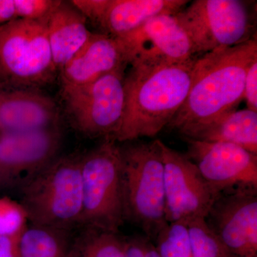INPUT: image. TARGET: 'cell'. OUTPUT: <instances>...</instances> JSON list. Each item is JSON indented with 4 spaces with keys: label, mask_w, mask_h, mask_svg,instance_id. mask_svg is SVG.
I'll use <instances>...</instances> for the list:
<instances>
[{
    "label": "cell",
    "mask_w": 257,
    "mask_h": 257,
    "mask_svg": "<svg viewBox=\"0 0 257 257\" xmlns=\"http://www.w3.org/2000/svg\"><path fill=\"white\" fill-rule=\"evenodd\" d=\"M256 57V35L237 46L198 57L187 99L167 128L184 136L193 128L236 110L243 99L246 71Z\"/></svg>",
    "instance_id": "1"
},
{
    "label": "cell",
    "mask_w": 257,
    "mask_h": 257,
    "mask_svg": "<svg viewBox=\"0 0 257 257\" xmlns=\"http://www.w3.org/2000/svg\"><path fill=\"white\" fill-rule=\"evenodd\" d=\"M198 57L180 63L132 67L124 78V110L115 141L153 138L187 99Z\"/></svg>",
    "instance_id": "2"
},
{
    "label": "cell",
    "mask_w": 257,
    "mask_h": 257,
    "mask_svg": "<svg viewBox=\"0 0 257 257\" xmlns=\"http://www.w3.org/2000/svg\"><path fill=\"white\" fill-rule=\"evenodd\" d=\"M124 221L155 241L169 224L166 219L164 163L160 140L119 146Z\"/></svg>",
    "instance_id": "3"
},
{
    "label": "cell",
    "mask_w": 257,
    "mask_h": 257,
    "mask_svg": "<svg viewBox=\"0 0 257 257\" xmlns=\"http://www.w3.org/2000/svg\"><path fill=\"white\" fill-rule=\"evenodd\" d=\"M82 156L56 158L23 187L20 204L34 226L69 231L82 224Z\"/></svg>",
    "instance_id": "4"
},
{
    "label": "cell",
    "mask_w": 257,
    "mask_h": 257,
    "mask_svg": "<svg viewBox=\"0 0 257 257\" xmlns=\"http://www.w3.org/2000/svg\"><path fill=\"white\" fill-rule=\"evenodd\" d=\"M47 20L15 19L0 25V82L42 89L59 76L51 52Z\"/></svg>",
    "instance_id": "5"
},
{
    "label": "cell",
    "mask_w": 257,
    "mask_h": 257,
    "mask_svg": "<svg viewBox=\"0 0 257 257\" xmlns=\"http://www.w3.org/2000/svg\"><path fill=\"white\" fill-rule=\"evenodd\" d=\"M82 224L118 232L124 221L119 146L104 140L82 156Z\"/></svg>",
    "instance_id": "6"
},
{
    "label": "cell",
    "mask_w": 257,
    "mask_h": 257,
    "mask_svg": "<svg viewBox=\"0 0 257 257\" xmlns=\"http://www.w3.org/2000/svg\"><path fill=\"white\" fill-rule=\"evenodd\" d=\"M175 15L194 55L237 46L256 35L247 5L239 0H195Z\"/></svg>",
    "instance_id": "7"
},
{
    "label": "cell",
    "mask_w": 257,
    "mask_h": 257,
    "mask_svg": "<svg viewBox=\"0 0 257 257\" xmlns=\"http://www.w3.org/2000/svg\"><path fill=\"white\" fill-rule=\"evenodd\" d=\"M126 66L87 85L62 90L66 114L80 133L115 141L124 116Z\"/></svg>",
    "instance_id": "8"
},
{
    "label": "cell",
    "mask_w": 257,
    "mask_h": 257,
    "mask_svg": "<svg viewBox=\"0 0 257 257\" xmlns=\"http://www.w3.org/2000/svg\"><path fill=\"white\" fill-rule=\"evenodd\" d=\"M164 163L166 219L168 223L188 224L205 219L217 194L186 154L170 148L160 140Z\"/></svg>",
    "instance_id": "9"
},
{
    "label": "cell",
    "mask_w": 257,
    "mask_h": 257,
    "mask_svg": "<svg viewBox=\"0 0 257 257\" xmlns=\"http://www.w3.org/2000/svg\"><path fill=\"white\" fill-rule=\"evenodd\" d=\"M115 40L132 67L180 63L195 57L192 42L175 15L152 18Z\"/></svg>",
    "instance_id": "10"
},
{
    "label": "cell",
    "mask_w": 257,
    "mask_h": 257,
    "mask_svg": "<svg viewBox=\"0 0 257 257\" xmlns=\"http://www.w3.org/2000/svg\"><path fill=\"white\" fill-rule=\"evenodd\" d=\"M184 139L186 155L218 195L257 191V155L233 144Z\"/></svg>",
    "instance_id": "11"
},
{
    "label": "cell",
    "mask_w": 257,
    "mask_h": 257,
    "mask_svg": "<svg viewBox=\"0 0 257 257\" xmlns=\"http://www.w3.org/2000/svg\"><path fill=\"white\" fill-rule=\"evenodd\" d=\"M231 257H257V191L221 194L204 219Z\"/></svg>",
    "instance_id": "12"
},
{
    "label": "cell",
    "mask_w": 257,
    "mask_h": 257,
    "mask_svg": "<svg viewBox=\"0 0 257 257\" xmlns=\"http://www.w3.org/2000/svg\"><path fill=\"white\" fill-rule=\"evenodd\" d=\"M62 137L58 125L0 133V181L25 186L57 158Z\"/></svg>",
    "instance_id": "13"
},
{
    "label": "cell",
    "mask_w": 257,
    "mask_h": 257,
    "mask_svg": "<svg viewBox=\"0 0 257 257\" xmlns=\"http://www.w3.org/2000/svg\"><path fill=\"white\" fill-rule=\"evenodd\" d=\"M60 111L42 89L0 82V133H21L58 125Z\"/></svg>",
    "instance_id": "14"
},
{
    "label": "cell",
    "mask_w": 257,
    "mask_h": 257,
    "mask_svg": "<svg viewBox=\"0 0 257 257\" xmlns=\"http://www.w3.org/2000/svg\"><path fill=\"white\" fill-rule=\"evenodd\" d=\"M123 65H128L114 37L92 33L60 72L62 90L83 87Z\"/></svg>",
    "instance_id": "15"
},
{
    "label": "cell",
    "mask_w": 257,
    "mask_h": 257,
    "mask_svg": "<svg viewBox=\"0 0 257 257\" xmlns=\"http://www.w3.org/2000/svg\"><path fill=\"white\" fill-rule=\"evenodd\" d=\"M87 22L70 2L60 1L49 17L47 35L52 60L59 74L92 35Z\"/></svg>",
    "instance_id": "16"
},
{
    "label": "cell",
    "mask_w": 257,
    "mask_h": 257,
    "mask_svg": "<svg viewBox=\"0 0 257 257\" xmlns=\"http://www.w3.org/2000/svg\"><path fill=\"white\" fill-rule=\"evenodd\" d=\"M187 0H110L101 25V33L114 38L134 31L162 15H176Z\"/></svg>",
    "instance_id": "17"
},
{
    "label": "cell",
    "mask_w": 257,
    "mask_h": 257,
    "mask_svg": "<svg viewBox=\"0 0 257 257\" xmlns=\"http://www.w3.org/2000/svg\"><path fill=\"white\" fill-rule=\"evenodd\" d=\"M184 138L233 144L257 155V111L247 108L230 111L190 130Z\"/></svg>",
    "instance_id": "18"
},
{
    "label": "cell",
    "mask_w": 257,
    "mask_h": 257,
    "mask_svg": "<svg viewBox=\"0 0 257 257\" xmlns=\"http://www.w3.org/2000/svg\"><path fill=\"white\" fill-rule=\"evenodd\" d=\"M126 243L118 232L86 226L71 240L67 257H125Z\"/></svg>",
    "instance_id": "19"
},
{
    "label": "cell",
    "mask_w": 257,
    "mask_h": 257,
    "mask_svg": "<svg viewBox=\"0 0 257 257\" xmlns=\"http://www.w3.org/2000/svg\"><path fill=\"white\" fill-rule=\"evenodd\" d=\"M69 231L31 225L20 238L21 257H67Z\"/></svg>",
    "instance_id": "20"
},
{
    "label": "cell",
    "mask_w": 257,
    "mask_h": 257,
    "mask_svg": "<svg viewBox=\"0 0 257 257\" xmlns=\"http://www.w3.org/2000/svg\"><path fill=\"white\" fill-rule=\"evenodd\" d=\"M161 257H193L187 223H169L155 241Z\"/></svg>",
    "instance_id": "21"
},
{
    "label": "cell",
    "mask_w": 257,
    "mask_h": 257,
    "mask_svg": "<svg viewBox=\"0 0 257 257\" xmlns=\"http://www.w3.org/2000/svg\"><path fill=\"white\" fill-rule=\"evenodd\" d=\"M193 257H231L219 239L208 227L204 219L188 224Z\"/></svg>",
    "instance_id": "22"
},
{
    "label": "cell",
    "mask_w": 257,
    "mask_h": 257,
    "mask_svg": "<svg viewBox=\"0 0 257 257\" xmlns=\"http://www.w3.org/2000/svg\"><path fill=\"white\" fill-rule=\"evenodd\" d=\"M28 221V214L20 203L0 197V236L23 234Z\"/></svg>",
    "instance_id": "23"
},
{
    "label": "cell",
    "mask_w": 257,
    "mask_h": 257,
    "mask_svg": "<svg viewBox=\"0 0 257 257\" xmlns=\"http://www.w3.org/2000/svg\"><path fill=\"white\" fill-rule=\"evenodd\" d=\"M60 0H14L17 19L40 20L48 18Z\"/></svg>",
    "instance_id": "24"
},
{
    "label": "cell",
    "mask_w": 257,
    "mask_h": 257,
    "mask_svg": "<svg viewBox=\"0 0 257 257\" xmlns=\"http://www.w3.org/2000/svg\"><path fill=\"white\" fill-rule=\"evenodd\" d=\"M76 9L95 26L101 28L110 0H72L69 1Z\"/></svg>",
    "instance_id": "25"
},
{
    "label": "cell",
    "mask_w": 257,
    "mask_h": 257,
    "mask_svg": "<svg viewBox=\"0 0 257 257\" xmlns=\"http://www.w3.org/2000/svg\"><path fill=\"white\" fill-rule=\"evenodd\" d=\"M243 99L247 109L257 111V57L253 59L246 71Z\"/></svg>",
    "instance_id": "26"
},
{
    "label": "cell",
    "mask_w": 257,
    "mask_h": 257,
    "mask_svg": "<svg viewBox=\"0 0 257 257\" xmlns=\"http://www.w3.org/2000/svg\"><path fill=\"white\" fill-rule=\"evenodd\" d=\"M21 236H0V257H21Z\"/></svg>",
    "instance_id": "27"
},
{
    "label": "cell",
    "mask_w": 257,
    "mask_h": 257,
    "mask_svg": "<svg viewBox=\"0 0 257 257\" xmlns=\"http://www.w3.org/2000/svg\"><path fill=\"white\" fill-rule=\"evenodd\" d=\"M17 19L14 0H0V25Z\"/></svg>",
    "instance_id": "28"
},
{
    "label": "cell",
    "mask_w": 257,
    "mask_h": 257,
    "mask_svg": "<svg viewBox=\"0 0 257 257\" xmlns=\"http://www.w3.org/2000/svg\"><path fill=\"white\" fill-rule=\"evenodd\" d=\"M125 257H143V236L126 239Z\"/></svg>",
    "instance_id": "29"
}]
</instances>
